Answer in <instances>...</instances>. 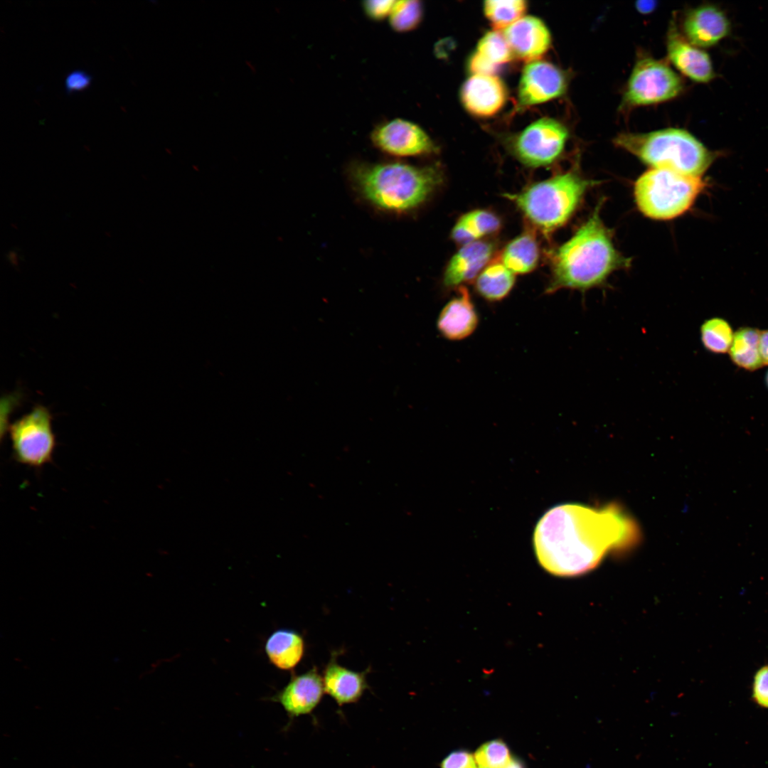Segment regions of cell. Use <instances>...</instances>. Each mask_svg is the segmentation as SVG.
<instances>
[{
  "instance_id": "277c9868",
  "label": "cell",
  "mask_w": 768,
  "mask_h": 768,
  "mask_svg": "<svg viewBox=\"0 0 768 768\" xmlns=\"http://www.w3.org/2000/svg\"><path fill=\"white\" fill-rule=\"evenodd\" d=\"M614 144L651 168L666 169L701 178L716 157L689 132L678 128L618 134Z\"/></svg>"
},
{
  "instance_id": "ac0fdd59",
  "label": "cell",
  "mask_w": 768,
  "mask_h": 768,
  "mask_svg": "<svg viewBox=\"0 0 768 768\" xmlns=\"http://www.w3.org/2000/svg\"><path fill=\"white\" fill-rule=\"evenodd\" d=\"M479 316L470 294L464 286L441 310L437 322L439 332L447 339L460 341L471 335L477 328Z\"/></svg>"
},
{
  "instance_id": "f546056e",
  "label": "cell",
  "mask_w": 768,
  "mask_h": 768,
  "mask_svg": "<svg viewBox=\"0 0 768 768\" xmlns=\"http://www.w3.org/2000/svg\"><path fill=\"white\" fill-rule=\"evenodd\" d=\"M752 698L757 705L768 708V666H762L756 672Z\"/></svg>"
},
{
  "instance_id": "ffe728a7",
  "label": "cell",
  "mask_w": 768,
  "mask_h": 768,
  "mask_svg": "<svg viewBox=\"0 0 768 768\" xmlns=\"http://www.w3.org/2000/svg\"><path fill=\"white\" fill-rule=\"evenodd\" d=\"M512 50L499 31L486 33L468 60V69L472 75H494L513 58Z\"/></svg>"
},
{
  "instance_id": "e575fe53",
  "label": "cell",
  "mask_w": 768,
  "mask_h": 768,
  "mask_svg": "<svg viewBox=\"0 0 768 768\" xmlns=\"http://www.w3.org/2000/svg\"><path fill=\"white\" fill-rule=\"evenodd\" d=\"M759 353L764 365H768V329L761 331Z\"/></svg>"
},
{
  "instance_id": "f1b7e54d",
  "label": "cell",
  "mask_w": 768,
  "mask_h": 768,
  "mask_svg": "<svg viewBox=\"0 0 768 768\" xmlns=\"http://www.w3.org/2000/svg\"><path fill=\"white\" fill-rule=\"evenodd\" d=\"M479 235L483 236L497 232L501 228V220L494 213L477 209L471 210L461 217Z\"/></svg>"
},
{
  "instance_id": "4316f807",
  "label": "cell",
  "mask_w": 768,
  "mask_h": 768,
  "mask_svg": "<svg viewBox=\"0 0 768 768\" xmlns=\"http://www.w3.org/2000/svg\"><path fill=\"white\" fill-rule=\"evenodd\" d=\"M423 6L418 0L395 1L389 16L391 28L400 33L410 31L421 23Z\"/></svg>"
},
{
  "instance_id": "8fae6325",
  "label": "cell",
  "mask_w": 768,
  "mask_h": 768,
  "mask_svg": "<svg viewBox=\"0 0 768 768\" xmlns=\"http://www.w3.org/2000/svg\"><path fill=\"white\" fill-rule=\"evenodd\" d=\"M555 65L542 60L528 63L523 70L518 88L520 108L547 102L563 95L568 80Z\"/></svg>"
},
{
  "instance_id": "ba28073f",
  "label": "cell",
  "mask_w": 768,
  "mask_h": 768,
  "mask_svg": "<svg viewBox=\"0 0 768 768\" xmlns=\"http://www.w3.org/2000/svg\"><path fill=\"white\" fill-rule=\"evenodd\" d=\"M9 433L18 462L40 468L52 461L55 438L52 416L46 407L35 406L9 427Z\"/></svg>"
},
{
  "instance_id": "d4e9b609",
  "label": "cell",
  "mask_w": 768,
  "mask_h": 768,
  "mask_svg": "<svg viewBox=\"0 0 768 768\" xmlns=\"http://www.w3.org/2000/svg\"><path fill=\"white\" fill-rule=\"evenodd\" d=\"M528 3L524 0L494 1L484 2V14L494 30H505L524 16Z\"/></svg>"
},
{
  "instance_id": "6da1fadb",
  "label": "cell",
  "mask_w": 768,
  "mask_h": 768,
  "mask_svg": "<svg viewBox=\"0 0 768 768\" xmlns=\"http://www.w3.org/2000/svg\"><path fill=\"white\" fill-rule=\"evenodd\" d=\"M640 540L635 520L614 503L600 508L577 503L555 506L541 517L533 534L539 563L562 577L584 574L609 551L631 549Z\"/></svg>"
},
{
  "instance_id": "7a4b0ae2",
  "label": "cell",
  "mask_w": 768,
  "mask_h": 768,
  "mask_svg": "<svg viewBox=\"0 0 768 768\" xmlns=\"http://www.w3.org/2000/svg\"><path fill=\"white\" fill-rule=\"evenodd\" d=\"M354 196L370 209L393 217L409 215L421 208L443 182L437 165L402 161H353L346 169Z\"/></svg>"
},
{
  "instance_id": "cb8c5ba5",
  "label": "cell",
  "mask_w": 768,
  "mask_h": 768,
  "mask_svg": "<svg viewBox=\"0 0 768 768\" xmlns=\"http://www.w3.org/2000/svg\"><path fill=\"white\" fill-rule=\"evenodd\" d=\"M760 333L761 331L752 327H742L734 333L728 352L736 366L752 371L764 365L759 353Z\"/></svg>"
},
{
  "instance_id": "836d02e7",
  "label": "cell",
  "mask_w": 768,
  "mask_h": 768,
  "mask_svg": "<svg viewBox=\"0 0 768 768\" xmlns=\"http://www.w3.org/2000/svg\"><path fill=\"white\" fill-rule=\"evenodd\" d=\"M451 238L455 242L462 245L479 240L480 238L475 231L461 218L453 227Z\"/></svg>"
},
{
  "instance_id": "5bb4252c",
  "label": "cell",
  "mask_w": 768,
  "mask_h": 768,
  "mask_svg": "<svg viewBox=\"0 0 768 768\" xmlns=\"http://www.w3.org/2000/svg\"><path fill=\"white\" fill-rule=\"evenodd\" d=\"M666 50L669 61L690 80L708 83L716 77L710 55L702 48L688 42L673 21L666 36Z\"/></svg>"
},
{
  "instance_id": "7402d4cb",
  "label": "cell",
  "mask_w": 768,
  "mask_h": 768,
  "mask_svg": "<svg viewBox=\"0 0 768 768\" xmlns=\"http://www.w3.org/2000/svg\"><path fill=\"white\" fill-rule=\"evenodd\" d=\"M539 256L536 239L531 233H524L506 246L501 261L513 274H523L535 268Z\"/></svg>"
},
{
  "instance_id": "2e32d148",
  "label": "cell",
  "mask_w": 768,
  "mask_h": 768,
  "mask_svg": "<svg viewBox=\"0 0 768 768\" xmlns=\"http://www.w3.org/2000/svg\"><path fill=\"white\" fill-rule=\"evenodd\" d=\"M514 57L527 63L540 60L550 49V32L534 16H524L503 31Z\"/></svg>"
},
{
  "instance_id": "d6986e66",
  "label": "cell",
  "mask_w": 768,
  "mask_h": 768,
  "mask_svg": "<svg viewBox=\"0 0 768 768\" xmlns=\"http://www.w3.org/2000/svg\"><path fill=\"white\" fill-rule=\"evenodd\" d=\"M494 252L493 244L476 240L462 245L448 262L443 275L447 288L460 287L480 274L490 262Z\"/></svg>"
},
{
  "instance_id": "4fadbf2b",
  "label": "cell",
  "mask_w": 768,
  "mask_h": 768,
  "mask_svg": "<svg viewBox=\"0 0 768 768\" xmlns=\"http://www.w3.org/2000/svg\"><path fill=\"white\" fill-rule=\"evenodd\" d=\"M730 20L725 11L705 4L688 11L682 21V33L691 44L700 48L716 46L731 32Z\"/></svg>"
},
{
  "instance_id": "9c48e42d",
  "label": "cell",
  "mask_w": 768,
  "mask_h": 768,
  "mask_svg": "<svg viewBox=\"0 0 768 768\" xmlns=\"http://www.w3.org/2000/svg\"><path fill=\"white\" fill-rule=\"evenodd\" d=\"M568 130L560 122L550 117L538 119L513 137V154L530 167L553 163L562 153L568 139Z\"/></svg>"
},
{
  "instance_id": "5b68a950",
  "label": "cell",
  "mask_w": 768,
  "mask_h": 768,
  "mask_svg": "<svg viewBox=\"0 0 768 768\" xmlns=\"http://www.w3.org/2000/svg\"><path fill=\"white\" fill-rule=\"evenodd\" d=\"M595 182L567 171L530 185L509 197L524 216L543 233L565 225Z\"/></svg>"
},
{
  "instance_id": "3957f363",
  "label": "cell",
  "mask_w": 768,
  "mask_h": 768,
  "mask_svg": "<svg viewBox=\"0 0 768 768\" xmlns=\"http://www.w3.org/2000/svg\"><path fill=\"white\" fill-rule=\"evenodd\" d=\"M599 203L575 234L557 249L547 294L562 289L586 291L602 285L615 270L627 267L629 260L614 245L600 217Z\"/></svg>"
},
{
  "instance_id": "8992f818",
  "label": "cell",
  "mask_w": 768,
  "mask_h": 768,
  "mask_svg": "<svg viewBox=\"0 0 768 768\" xmlns=\"http://www.w3.org/2000/svg\"><path fill=\"white\" fill-rule=\"evenodd\" d=\"M705 187L701 178L651 168L635 182L634 193L639 210L656 220H669L687 211Z\"/></svg>"
},
{
  "instance_id": "44dd1931",
  "label": "cell",
  "mask_w": 768,
  "mask_h": 768,
  "mask_svg": "<svg viewBox=\"0 0 768 768\" xmlns=\"http://www.w3.org/2000/svg\"><path fill=\"white\" fill-rule=\"evenodd\" d=\"M270 662L283 671L293 670L302 661L305 652V641L298 631L279 629L273 631L265 644Z\"/></svg>"
},
{
  "instance_id": "7c38bea8",
  "label": "cell",
  "mask_w": 768,
  "mask_h": 768,
  "mask_svg": "<svg viewBox=\"0 0 768 768\" xmlns=\"http://www.w3.org/2000/svg\"><path fill=\"white\" fill-rule=\"evenodd\" d=\"M324 693L322 676L313 666L303 673L292 676L284 687L270 697V700L279 703L286 711L289 718L287 729L295 718L311 714Z\"/></svg>"
},
{
  "instance_id": "30bf717a",
  "label": "cell",
  "mask_w": 768,
  "mask_h": 768,
  "mask_svg": "<svg viewBox=\"0 0 768 768\" xmlns=\"http://www.w3.org/2000/svg\"><path fill=\"white\" fill-rule=\"evenodd\" d=\"M370 141L380 151L396 158L431 155L438 151L436 144L420 126L400 118L377 125L370 133Z\"/></svg>"
},
{
  "instance_id": "1f68e13d",
  "label": "cell",
  "mask_w": 768,
  "mask_h": 768,
  "mask_svg": "<svg viewBox=\"0 0 768 768\" xmlns=\"http://www.w3.org/2000/svg\"><path fill=\"white\" fill-rule=\"evenodd\" d=\"M441 768H478L474 757L464 750L451 752L441 762Z\"/></svg>"
},
{
  "instance_id": "d590c367",
  "label": "cell",
  "mask_w": 768,
  "mask_h": 768,
  "mask_svg": "<svg viewBox=\"0 0 768 768\" xmlns=\"http://www.w3.org/2000/svg\"><path fill=\"white\" fill-rule=\"evenodd\" d=\"M505 768H525L522 761L516 757H512L508 764Z\"/></svg>"
},
{
  "instance_id": "4dcf8cb0",
  "label": "cell",
  "mask_w": 768,
  "mask_h": 768,
  "mask_svg": "<svg viewBox=\"0 0 768 768\" xmlns=\"http://www.w3.org/2000/svg\"><path fill=\"white\" fill-rule=\"evenodd\" d=\"M395 3L394 0H368L363 2V9L370 19L381 21L389 18Z\"/></svg>"
},
{
  "instance_id": "484cf974",
  "label": "cell",
  "mask_w": 768,
  "mask_h": 768,
  "mask_svg": "<svg viewBox=\"0 0 768 768\" xmlns=\"http://www.w3.org/2000/svg\"><path fill=\"white\" fill-rule=\"evenodd\" d=\"M703 346L714 353L729 351L734 333L730 324L724 319L713 317L705 320L700 329Z\"/></svg>"
},
{
  "instance_id": "e0dca14e",
  "label": "cell",
  "mask_w": 768,
  "mask_h": 768,
  "mask_svg": "<svg viewBox=\"0 0 768 768\" xmlns=\"http://www.w3.org/2000/svg\"><path fill=\"white\" fill-rule=\"evenodd\" d=\"M341 651H333L322 675L324 693L339 707L357 703L364 692L370 688L367 675L370 667L363 671L348 669L338 663Z\"/></svg>"
},
{
  "instance_id": "8d00e7d4",
  "label": "cell",
  "mask_w": 768,
  "mask_h": 768,
  "mask_svg": "<svg viewBox=\"0 0 768 768\" xmlns=\"http://www.w3.org/2000/svg\"><path fill=\"white\" fill-rule=\"evenodd\" d=\"M766 383H767V385L768 387V372H767V373L766 375Z\"/></svg>"
},
{
  "instance_id": "d6a6232c",
  "label": "cell",
  "mask_w": 768,
  "mask_h": 768,
  "mask_svg": "<svg viewBox=\"0 0 768 768\" xmlns=\"http://www.w3.org/2000/svg\"><path fill=\"white\" fill-rule=\"evenodd\" d=\"M92 76L82 70L69 73L65 79V87L68 93L79 92L90 86Z\"/></svg>"
},
{
  "instance_id": "83f0119b",
  "label": "cell",
  "mask_w": 768,
  "mask_h": 768,
  "mask_svg": "<svg viewBox=\"0 0 768 768\" xmlns=\"http://www.w3.org/2000/svg\"><path fill=\"white\" fill-rule=\"evenodd\" d=\"M511 758L507 745L501 740L485 742L474 754L478 768H505Z\"/></svg>"
},
{
  "instance_id": "603a6c76",
  "label": "cell",
  "mask_w": 768,
  "mask_h": 768,
  "mask_svg": "<svg viewBox=\"0 0 768 768\" xmlns=\"http://www.w3.org/2000/svg\"><path fill=\"white\" fill-rule=\"evenodd\" d=\"M515 284V274L501 261L489 262L478 275L475 288L478 294L489 302L505 298Z\"/></svg>"
},
{
  "instance_id": "52a82bcc",
  "label": "cell",
  "mask_w": 768,
  "mask_h": 768,
  "mask_svg": "<svg viewBox=\"0 0 768 768\" xmlns=\"http://www.w3.org/2000/svg\"><path fill=\"white\" fill-rule=\"evenodd\" d=\"M684 87L682 78L666 62L642 56L632 69L622 106L631 108L668 101L681 95Z\"/></svg>"
},
{
  "instance_id": "9a60e30c",
  "label": "cell",
  "mask_w": 768,
  "mask_h": 768,
  "mask_svg": "<svg viewBox=\"0 0 768 768\" xmlns=\"http://www.w3.org/2000/svg\"><path fill=\"white\" fill-rule=\"evenodd\" d=\"M508 97L503 82L494 75H471L462 85V105L473 116L491 117L504 107Z\"/></svg>"
}]
</instances>
